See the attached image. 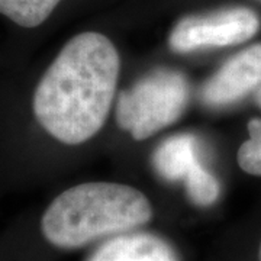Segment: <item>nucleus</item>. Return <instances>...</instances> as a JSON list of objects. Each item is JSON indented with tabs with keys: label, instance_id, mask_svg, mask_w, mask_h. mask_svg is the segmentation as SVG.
<instances>
[{
	"label": "nucleus",
	"instance_id": "f257e3e1",
	"mask_svg": "<svg viewBox=\"0 0 261 261\" xmlns=\"http://www.w3.org/2000/svg\"><path fill=\"white\" fill-rule=\"evenodd\" d=\"M121 60L99 32L73 37L39 80L34 113L39 125L67 145H79L102 129L112 108Z\"/></svg>",
	"mask_w": 261,
	"mask_h": 261
},
{
	"label": "nucleus",
	"instance_id": "f03ea898",
	"mask_svg": "<svg viewBox=\"0 0 261 261\" xmlns=\"http://www.w3.org/2000/svg\"><path fill=\"white\" fill-rule=\"evenodd\" d=\"M152 218L148 197L135 187L92 181L70 187L48 206L41 229L48 243L74 250L103 237L147 225Z\"/></svg>",
	"mask_w": 261,
	"mask_h": 261
},
{
	"label": "nucleus",
	"instance_id": "7ed1b4c3",
	"mask_svg": "<svg viewBox=\"0 0 261 261\" xmlns=\"http://www.w3.org/2000/svg\"><path fill=\"white\" fill-rule=\"evenodd\" d=\"M189 96L190 87L183 73L155 68L119 93L116 122L135 141L147 140L180 119Z\"/></svg>",
	"mask_w": 261,
	"mask_h": 261
},
{
	"label": "nucleus",
	"instance_id": "20e7f679",
	"mask_svg": "<svg viewBox=\"0 0 261 261\" xmlns=\"http://www.w3.org/2000/svg\"><path fill=\"white\" fill-rule=\"evenodd\" d=\"M260 27L258 13L245 6L207 10L178 19L168 35V45L178 54L232 47L255 37Z\"/></svg>",
	"mask_w": 261,
	"mask_h": 261
},
{
	"label": "nucleus",
	"instance_id": "39448f33",
	"mask_svg": "<svg viewBox=\"0 0 261 261\" xmlns=\"http://www.w3.org/2000/svg\"><path fill=\"white\" fill-rule=\"evenodd\" d=\"M261 87V42L228 58L200 89V100L209 108H225Z\"/></svg>",
	"mask_w": 261,
	"mask_h": 261
},
{
	"label": "nucleus",
	"instance_id": "423d86ee",
	"mask_svg": "<svg viewBox=\"0 0 261 261\" xmlns=\"http://www.w3.org/2000/svg\"><path fill=\"white\" fill-rule=\"evenodd\" d=\"M87 261H178V255L159 235L125 232L102 244Z\"/></svg>",
	"mask_w": 261,
	"mask_h": 261
},
{
	"label": "nucleus",
	"instance_id": "0eeeda50",
	"mask_svg": "<svg viewBox=\"0 0 261 261\" xmlns=\"http://www.w3.org/2000/svg\"><path fill=\"white\" fill-rule=\"evenodd\" d=\"M152 166L167 181H185L189 173L200 164L197 140L190 134H178L163 141L152 154Z\"/></svg>",
	"mask_w": 261,
	"mask_h": 261
},
{
	"label": "nucleus",
	"instance_id": "6e6552de",
	"mask_svg": "<svg viewBox=\"0 0 261 261\" xmlns=\"http://www.w3.org/2000/svg\"><path fill=\"white\" fill-rule=\"evenodd\" d=\"M61 0H0V13L22 28H35L56 9Z\"/></svg>",
	"mask_w": 261,
	"mask_h": 261
},
{
	"label": "nucleus",
	"instance_id": "1a4fd4ad",
	"mask_svg": "<svg viewBox=\"0 0 261 261\" xmlns=\"http://www.w3.org/2000/svg\"><path fill=\"white\" fill-rule=\"evenodd\" d=\"M185 186L189 199L200 207L214 205L221 195V186L214 174L203 167V164H197L189 176L185 178Z\"/></svg>",
	"mask_w": 261,
	"mask_h": 261
},
{
	"label": "nucleus",
	"instance_id": "9d476101",
	"mask_svg": "<svg viewBox=\"0 0 261 261\" xmlns=\"http://www.w3.org/2000/svg\"><path fill=\"white\" fill-rule=\"evenodd\" d=\"M248 140L238 149V166L251 176L261 177V119L252 118L247 125Z\"/></svg>",
	"mask_w": 261,
	"mask_h": 261
},
{
	"label": "nucleus",
	"instance_id": "9b49d317",
	"mask_svg": "<svg viewBox=\"0 0 261 261\" xmlns=\"http://www.w3.org/2000/svg\"><path fill=\"white\" fill-rule=\"evenodd\" d=\"M255 103H257V105L261 108V87L257 90V92H255Z\"/></svg>",
	"mask_w": 261,
	"mask_h": 261
},
{
	"label": "nucleus",
	"instance_id": "f8f14e48",
	"mask_svg": "<svg viewBox=\"0 0 261 261\" xmlns=\"http://www.w3.org/2000/svg\"><path fill=\"white\" fill-rule=\"evenodd\" d=\"M260 258H261V247H260Z\"/></svg>",
	"mask_w": 261,
	"mask_h": 261
},
{
	"label": "nucleus",
	"instance_id": "ddd939ff",
	"mask_svg": "<svg viewBox=\"0 0 261 261\" xmlns=\"http://www.w3.org/2000/svg\"><path fill=\"white\" fill-rule=\"evenodd\" d=\"M260 2H261V0H260Z\"/></svg>",
	"mask_w": 261,
	"mask_h": 261
}]
</instances>
